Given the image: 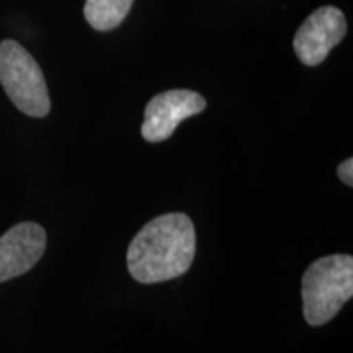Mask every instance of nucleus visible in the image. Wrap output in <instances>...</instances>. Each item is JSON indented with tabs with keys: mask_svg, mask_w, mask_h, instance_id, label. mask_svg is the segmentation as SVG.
Instances as JSON below:
<instances>
[{
	"mask_svg": "<svg viewBox=\"0 0 353 353\" xmlns=\"http://www.w3.org/2000/svg\"><path fill=\"white\" fill-rule=\"evenodd\" d=\"M132 2L134 0H85L83 15L97 32H110L126 19Z\"/></svg>",
	"mask_w": 353,
	"mask_h": 353,
	"instance_id": "0eeeda50",
	"label": "nucleus"
},
{
	"mask_svg": "<svg viewBox=\"0 0 353 353\" xmlns=\"http://www.w3.org/2000/svg\"><path fill=\"white\" fill-rule=\"evenodd\" d=\"M0 83L20 112L33 118L50 113L51 100L43 70L33 56L13 39L0 43Z\"/></svg>",
	"mask_w": 353,
	"mask_h": 353,
	"instance_id": "7ed1b4c3",
	"label": "nucleus"
},
{
	"mask_svg": "<svg viewBox=\"0 0 353 353\" xmlns=\"http://www.w3.org/2000/svg\"><path fill=\"white\" fill-rule=\"evenodd\" d=\"M337 174H339V179H341L343 183L348 185V187H352L353 185V159H347V161H343L342 164L337 167Z\"/></svg>",
	"mask_w": 353,
	"mask_h": 353,
	"instance_id": "6e6552de",
	"label": "nucleus"
},
{
	"mask_svg": "<svg viewBox=\"0 0 353 353\" xmlns=\"http://www.w3.org/2000/svg\"><path fill=\"white\" fill-rule=\"evenodd\" d=\"M345 34L347 20L341 8L321 7L299 26L293 39V50L304 65L314 68L324 63Z\"/></svg>",
	"mask_w": 353,
	"mask_h": 353,
	"instance_id": "20e7f679",
	"label": "nucleus"
},
{
	"mask_svg": "<svg viewBox=\"0 0 353 353\" xmlns=\"http://www.w3.org/2000/svg\"><path fill=\"white\" fill-rule=\"evenodd\" d=\"M46 249V232L37 223H20L0 237V283L30 272Z\"/></svg>",
	"mask_w": 353,
	"mask_h": 353,
	"instance_id": "423d86ee",
	"label": "nucleus"
},
{
	"mask_svg": "<svg viewBox=\"0 0 353 353\" xmlns=\"http://www.w3.org/2000/svg\"><path fill=\"white\" fill-rule=\"evenodd\" d=\"M206 100L193 90L175 88L157 94L145 105L141 134L149 143L169 139L183 120L205 112Z\"/></svg>",
	"mask_w": 353,
	"mask_h": 353,
	"instance_id": "39448f33",
	"label": "nucleus"
},
{
	"mask_svg": "<svg viewBox=\"0 0 353 353\" xmlns=\"http://www.w3.org/2000/svg\"><path fill=\"white\" fill-rule=\"evenodd\" d=\"M303 314L312 327L327 324L353 296V257L334 254L312 262L303 275Z\"/></svg>",
	"mask_w": 353,
	"mask_h": 353,
	"instance_id": "f03ea898",
	"label": "nucleus"
},
{
	"mask_svg": "<svg viewBox=\"0 0 353 353\" xmlns=\"http://www.w3.org/2000/svg\"><path fill=\"white\" fill-rule=\"evenodd\" d=\"M196 252L192 219L183 213L162 214L149 221L128 247L126 263L139 283H161L185 275Z\"/></svg>",
	"mask_w": 353,
	"mask_h": 353,
	"instance_id": "f257e3e1",
	"label": "nucleus"
}]
</instances>
